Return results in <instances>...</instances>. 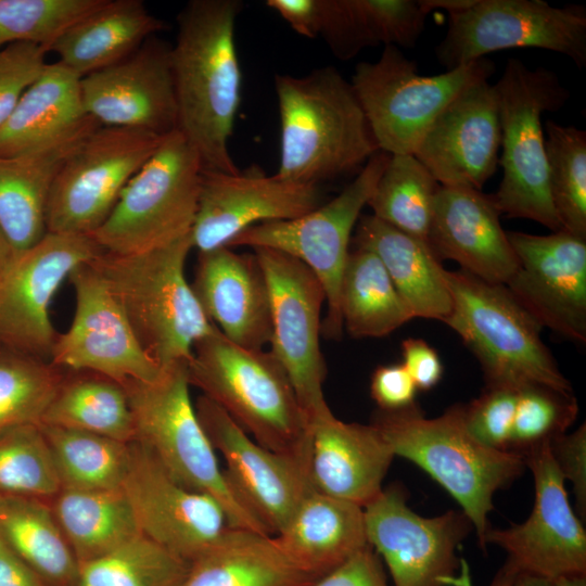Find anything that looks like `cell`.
Instances as JSON below:
<instances>
[{
	"label": "cell",
	"instance_id": "1",
	"mask_svg": "<svg viewBox=\"0 0 586 586\" xmlns=\"http://www.w3.org/2000/svg\"><path fill=\"white\" fill-rule=\"evenodd\" d=\"M239 0H191L177 16L170 60L178 128L205 169L237 174L229 151L241 103L234 29Z\"/></svg>",
	"mask_w": 586,
	"mask_h": 586
},
{
	"label": "cell",
	"instance_id": "2",
	"mask_svg": "<svg viewBox=\"0 0 586 586\" xmlns=\"http://www.w3.org/2000/svg\"><path fill=\"white\" fill-rule=\"evenodd\" d=\"M280 178L319 186L362 168L380 151L355 90L333 66L275 75Z\"/></svg>",
	"mask_w": 586,
	"mask_h": 586
},
{
	"label": "cell",
	"instance_id": "3",
	"mask_svg": "<svg viewBox=\"0 0 586 586\" xmlns=\"http://www.w3.org/2000/svg\"><path fill=\"white\" fill-rule=\"evenodd\" d=\"M188 379L263 447L309 459L310 422L271 351L239 346L216 327L194 343Z\"/></svg>",
	"mask_w": 586,
	"mask_h": 586
},
{
	"label": "cell",
	"instance_id": "4",
	"mask_svg": "<svg viewBox=\"0 0 586 586\" xmlns=\"http://www.w3.org/2000/svg\"><path fill=\"white\" fill-rule=\"evenodd\" d=\"M370 423L395 456L419 466L456 499L473 524L480 548L486 551L493 497L524 473V456L477 442L464 426L462 405H454L436 418H426L418 404L397 411L378 409Z\"/></svg>",
	"mask_w": 586,
	"mask_h": 586
},
{
	"label": "cell",
	"instance_id": "5",
	"mask_svg": "<svg viewBox=\"0 0 586 586\" xmlns=\"http://www.w3.org/2000/svg\"><path fill=\"white\" fill-rule=\"evenodd\" d=\"M191 249L190 233L141 253L102 251L91 260L140 346L160 368L189 361L194 343L216 329L184 277Z\"/></svg>",
	"mask_w": 586,
	"mask_h": 586
},
{
	"label": "cell",
	"instance_id": "6",
	"mask_svg": "<svg viewBox=\"0 0 586 586\" xmlns=\"http://www.w3.org/2000/svg\"><path fill=\"white\" fill-rule=\"evenodd\" d=\"M124 386L135 426V441L145 446L184 487L207 494L224 508L234 528L268 534L229 486L190 397L188 361L162 368L149 382Z\"/></svg>",
	"mask_w": 586,
	"mask_h": 586
},
{
	"label": "cell",
	"instance_id": "7",
	"mask_svg": "<svg viewBox=\"0 0 586 586\" xmlns=\"http://www.w3.org/2000/svg\"><path fill=\"white\" fill-rule=\"evenodd\" d=\"M453 307L446 323L477 358L486 384H535L573 394L542 340V326L504 284L464 270L445 271Z\"/></svg>",
	"mask_w": 586,
	"mask_h": 586
},
{
	"label": "cell",
	"instance_id": "8",
	"mask_svg": "<svg viewBox=\"0 0 586 586\" xmlns=\"http://www.w3.org/2000/svg\"><path fill=\"white\" fill-rule=\"evenodd\" d=\"M498 94L502 167L499 188L492 198L500 214L525 218L552 232L561 230L548 183L542 115L556 112L570 98L558 75L546 67L528 68L509 59L495 84Z\"/></svg>",
	"mask_w": 586,
	"mask_h": 586
},
{
	"label": "cell",
	"instance_id": "9",
	"mask_svg": "<svg viewBox=\"0 0 586 586\" xmlns=\"http://www.w3.org/2000/svg\"><path fill=\"white\" fill-rule=\"evenodd\" d=\"M203 168L179 130L166 135L124 188L106 220L89 235L103 251L133 254L190 234Z\"/></svg>",
	"mask_w": 586,
	"mask_h": 586
},
{
	"label": "cell",
	"instance_id": "10",
	"mask_svg": "<svg viewBox=\"0 0 586 586\" xmlns=\"http://www.w3.org/2000/svg\"><path fill=\"white\" fill-rule=\"evenodd\" d=\"M495 64L482 58L438 75H421L396 46L355 66L351 84L380 151L412 154L440 113L464 89L488 80Z\"/></svg>",
	"mask_w": 586,
	"mask_h": 586
},
{
	"label": "cell",
	"instance_id": "11",
	"mask_svg": "<svg viewBox=\"0 0 586 586\" xmlns=\"http://www.w3.org/2000/svg\"><path fill=\"white\" fill-rule=\"evenodd\" d=\"M390 157L391 154L378 151L355 179L328 203L293 219L251 226L228 244V247H268L304 263L324 289L328 310L321 323V334L328 339L339 340L343 334L340 286L351 234Z\"/></svg>",
	"mask_w": 586,
	"mask_h": 586
},
{
	"label": "cell",
	"instance_id": "12",
	"mask_svg": "<svg viewBox=\"0 0 586 586\" xmlns=\"http://www.w3.org/2000/svg\"><path fill=\"white\" fill-rule=\"evenodd\" d=\"M164 137L110 126L90 132L65 158L53 180L46 209L47 232H94Z\"/></svg>",
	"mask_w": 586,
	"mask_h": 586
},
{
	"label": "cell",
	"instance_id": "13",
	"mask_svg": "<svg viewBox=\"0 0 586 586\" xmlns=\"http://www.w3.org/2000/svg\"><path fill=\"white\" fill-rule=\"evenodd\" d=\"M538 48L586 66V9L557 8L543 0H476L448 13V28L435 48L438 62L450 71L500 50Z\"/></svg>",
	"mask_w": 586,
	"mask_h": 586
},
{
	"label": "cell",
	"instance_id": "14",
	"mask_svg": "<svg viewBox=\"0 0 586 586\" xmlns=\"http://www.w3.org/2000/svg\"><path fill=\"white\" fill-rule=\"evenodd\" d=\"M368 544L385 563L394 586H473L457 550L473 524L463 511L422 517L407 505L399 484L364 507Z\"/></svg>",
	"mask_w": 586,
	"mask_h": 586
},
{
	"label": "cell",
	"instance_id": "15",
	"mask_svg": "<svg viewBox=\"0 0 586 586\" xmlns=\"http://www.w3.org/2000/svg\"><path fill=\"white\" fill-rule=\"evenodd\" d=\"M270 303L271 352L288 372L311 423L331 410L322 385L327 366L320 349L324 289L300 259L268 247H255Z\"/></svg>",
	"mask_w": 586,
	"mask_h": 586
},
{
	"label": "cell",
	"instance_id": "16",
	"mask_svg": "<svg viewBox=\"0 0 586 586\" xmlns=\"http://www.w3.org/2000/svg\"><path fill=\"white\" fill-rule=\"evenodd\" d=\"M103 250L89 234L47 232L16 254L0 281V344L50 361L58 333L50 317L52 298L79 265Z\"/></svg>",
	"mask_w": 586,
	"mask_h": 586
},
{
	"label": "cell",
	"instance_id": "17",
	"mask_svg": "<svg viewBox=\"0 0 586 586\" xmlns=\"http://www.w3.org/2000/svg\"><path fill=\"white\" fill-rule=\"evenodd\" d=\"M194 407L212 446L225 459L229 486L267 533L276 536L314 491L309 459L263 447L204 395Z\"/></svg>",
	"mask_w": 586,
	"mask_h": 586
},
{
	"label": "cell",
	"instance_id": "18",
	"mask_svg": "<svg viewBox=\"0 0 586 586\" xmlns=\"http://www.w3.org/2000/svg\"><path fill=\"white\" fill-rule=\"evenodd\" d=\"M534 477L535 499L520 524L486 532L484 545L502 548L519 573L552 579L586 574V532L573 510L548 442L524 454Z\"/></svg>",
	"mask_w": 586,
	"mask_h": 586
},
{
	"label": "cell",
	"instance_id": "19",
	"mask_svg": "<svg viewBox=\"0 0 586 586\" xmlns=\"http://www.w3.org/2000/svg\"><path fill=\"white\" fill-rule=\"evenodd\" d=\"M68 279L75 291V314L68 330L58 334L50 361L63 371H91L120 384L157 379L162 368L140 346L91 262L77 266Z\"/></svg>",
	"mask_w": 586,
	"mask_h": 586
},
{
	"label": "cell",
	"instance_id": "20",
	"mask_svg": "<svg viewBox=\"0 0 586 586\" xmlns=\"http://www.w3.org/2000/svg\"><path fill=\"white\" fill-rule=\"evenodd\" d=\"M506 232L518 259L507 289L542 328L585 344L586 238Z\"/></svg>",
	"mask_w": 586,
	"mask_h": 586
},
{
	"label": "cell",
	"instance_id": "21",
	"mask_svg": "<svg viewBox=\"0 0 586 586\" xmlns=\"http://www.w3.org/2000/svg\"><path fill=\"white\" fill-rule=\"evenodd\" d=\"M122 488L140 532L189 563L231 527L215 498L178 483L136 441L130 443V460Z\"/></svg>",
	"mask_w": 586,
	"mask_h": 586
},
{
	"label": "cell",
	"instance_id": "22",
	"mask_svg": "<svg viewBox=\"0 0 586 586\" xmlns=\"http://www.w3.org/2000/svg\"><path fill=\"white\" fill-rule=\"evenodd\" d=\"M320 202L319 186L267 176L258 167L237 174L203 168L192 245L199 252L228 246L251 226L300 217Z\"/></svg>",
	"mask_w": 586,
	"mask_h": 586
},
{
	"label": "cell",
	"instance_id": "23",
	"mask_svg": "<svg viewBox=\"0 0 586 586\" xmlns=\"http://www.w3.org/2000/svg\"><path fill=\"white\" fill-rule=\"evenodd\" d=\"M171 44L153 36L125 60L80 78L87 114L101 126L164 137L178 128Z\"/></svg>",
	"mask_w": 586,
	"mask_h": 586
},
{
	"label": "cell",
	"instance_id": "24",
	"mask_svg": "<svg viewBox=\"0 0 586 586\" xmlns=\"http://www.w3.org/2000/svg\"><path fill=\"white\" fill-rule=\"evenodd\" d=\"M499 148L497 90L482 80L440 113L413 155L441 186L482 190L497 170Z\"/></svg>",
	"mask_w": 586,
	"mask_h": 586
},
{
	"label": "cell",
	"instance_id": "25",
	"mask_svg": "<svg viewBox=\"0 0 586 586\" xmlns=\"http://www.w3.org/2000/svg\"><path fill=\"white\" fill-rule=\"evenodd\" d=\"M489 194L468 187L440 186L428 242L438 258L450 259L484 281L506 284L518 267Z\"/></svg>",
	"mask_w": 586,
	"mask_h": 586
},
{
	"label": "cell",
	"instance_id": "26",
	"mask_svg": "<svg viewBox=\"0 0 586 586\" xmlns=\"http://www.w3.org/2000/svg\"><path fill=\"white\" fill-rule=\"evenodd\" d=\"M190 285L206 317L229 341L250 349L270 343L269 292L255 254L228 246L199 252Z\"/></svg>",
	"mask_w": 586,
	"mask_h": 586
},
{
	"label": "cell",
	"instance_id": "27",
	"mask_svg": "<svg viewBox=\"0 0 586 586\" xmlns=\"http://www.w3.org/2000/svg\"><path fill=\"white\" fill-rule=\"evenodd\" d=\"M394 457L371 423L344 422L331 410L311 423L309 480L318 493L364 508L383 489Z\"/></svg>",
	"mask_w": 586,
	"mask_h": 586
},
{
	"label": "cell",
	"instance_id": "28",
	"mask_svg": "<svg viewBox=\"0 0 586 586\" xmlns=\"http://www.w3.org/2000/svg\"><path fill=\"white\" fill-rule=\"evenodd\" d=\"M99 126L84 107L80 77L59 62L47 63L0 126V156L80 139Z\"/></svg>",
	"mask_w": 586,
	"mask_h": 586
},
{
	"label": "cell",
	"instance_id": "29",
	"mask_svg": "<svg viewBox=\"0 0 586 586\" xmlns=\"http://www.w3.org/2000/svg\"><path fill=\"white\" fill-rule=\"evenodd\" d=\"M354 240L380 258L413 318L445 321L453 307L446 269L426 241L373 215L359 217Z\"/></svg>",
	"mask_w": 586,
	"mask_h": 586
},
{
	"label": "cell",
	"instance_id": "30",
	"mask_svg": "<svg viewBox=\"0 0 586 586\" xmlns=\"http://www.w3.org/2000/svg\"><path fill=\"white\" fill-rule=\"evenodd\" d=\"M321 576L290 557L275 536L230 527L190 562L181 586H309Z\"/></svg>",
	"mask_w": 586,
	"mask_h": 586
},
{
	"label": "cell",
	"instance_id": "31",
	"mask_svg": "<svg viewBox=\"0 0 586 586\" xmlns=\"http://www.w3.org/2000/svg\"><path fill=\"white\" fill-rule=\"evenodd\" d=\"M165 27L142 0H106L64 30L49 52L81 78L125 60Z\"/></svg>",
	"mask_w": 586,
	"mask_h": 586
},
{
	"label": "cell",
	"instance_id": "32",
	"mask_svg": "<svg viewBox=\"0 0 586 586\" xmlns=\"http://www.w3.org/2000/svg\"><path fill=\"white\" fill-rule=\"evenodd\" d=\"M275 538L295 561L321 575L369 545L364 508L316 491Z\"/></svg>",
	"mask_w": 586,
	"mask_h": 586
},
{
	"label": "cell",
	"instance_id": "33",
	"mask_svg": "<svg viewBox=\"0 0 586 586\" xmlns=\"http://www.w3.org/2000/svg\"><path fill=\"white\" fill-rule=\"evenodd\" d=\"M319 35L346 61L369 47L413 48L429 13L420 0H319Z\"/></svg>",
	"mask_w": 586,
	"mask_h": 586
},
{
	"label": "cell",
	"instance_id": "34",
	"mask_svg": "<svg viewBox=\"0 0 586 586\" xmlns=\"http://www.w3.org/2000/svg\"><path fill=\"white\" fill-rule=\"evenodd\" d=\"M86 137L23 155L0 156V228L17 254L47 233L46 209L53 180Z\"/></svg>",
	"mask_w": 586,
	"mask_h": 586
},
{
	"label": "cell",
	"instance_id": "35",
	"mask_svg": "<svg viewBox=\"0 0 586 586\" xmlns=\"http://www.w3.org/2000/svg\"><path fill=\"white\" fill-rule=\"evenodd\" d=\"M0 538L49 586H77L78 562L50 500L0 493Z\"/></svg>",
	"mask_w": 586,
	"mask_h": 586
},
{
	"label": "cell",
	"instance_id": "36",
	"mask_svg": "<svg viewBox=\"0 0 586 586\" xmlns=\"http://www.w3.org/2000/svg\"><path fill=\"white\" fill-rule=\"evenodd\" d=\"M50 505L78 563L101 557L141 534L122 487L62 488Z\"/></svg>",
	"mask_w": 586,
	"mask_h": 586
},
{
	"label": "cell",
	"instance_id": "37",
	"mask_svg": "<svg viewBox=\"0 0 586 586\" xmlns=\"http://www.w3.org/2000/svg\"><path fill=\"white\" fill-rule=\"evenodd\" d=\"M340 311L353 337H382L413 319L380 258L356 246L348 253L340 286Z\"/></svg>",
	"mask_w": 586,
	"mask_h": 586
},
{
	"label": "cell",
	"instance_id": "38",
	"mask_svg": "<svg viewBox=\"0 0 586 586\" xmlns=\"http://www.w3.org/2000/svg\"><path fill=\"white\" fill-rule=\"evenodd\" d=\"M39 424L75 429L130 443L135 426L124 386L91 371H64Z\"/></svg>",
	"mask_w": 586,
	"mask_h": 586
},
{
	"label": "cell",
	"instance_id": "39",
	"mask_svg": "<svg viewBox=\"0 0 586 586\" xmlns=\"http://www.w3.org/2000/svg\"><path fill=\"white\" fill-rule=\"evenodd\" d=\"M50 447L62 488L122 487L130 460V443L103 435L39 424Z\"/></svg>",
	"mask_w": 586,
	"mask_h": 586
},
{
	"label": "cell",
	"instance_id": "40",
	"mask_svg": "<svg viewBox=\"0 0 586 586\" xmlns=\"http://www.w3.org/2000/svg\"><path fill=\"white\" fill-rule=\"evenodd\" d=\"M440 186L415 155L393 154L367 205L374 217L428 242Z\"/></svg>",
	"mask_w": 586,
	"mask_h": 586
},
{
	"label": "cell",
	"instance_id": "41",
	"mask_svg": "<svg viewBox=\"0 0 586 586\" xmlns=\"http://www.w3.org/2000/svg\"><path fill=\"white\" fill-rule=\"evenodd\" d=\"M190 563L142 533L78 563L77 586H181Z\"/></svg>",
	"mask_w": 586,
	"mask_h": 586
},
{
	"label": "cell",
	"instance_id": "42",
	"mask_svg": "<svg viewBox=\"0 0 586 586\" xmlns=\"http://www.w3.org/2000/svg\"><path fill=\"white\" fill-rule=\"evenodd\" d=\"M545 133L549 191L561 228L586 238V131L548 119Z\"/></svg>",
	"mask_w": 586,
	"mask_h": 586
},
{
	"label": "cell",
	"instance_id": "43",
	"mask_svg": "<svg viewBox=\"0 0 586 586\" xmlns=\"http://www.w3.org/2000/svg\"><path fill=\"white\" fill-rule=\"evenodd\" d=\"M64 371L51 361L3 347L0 349V435L39 424L56 394Z\"/></svg>",
	"mask_w": 586,
	"mask_h": 586
},
{
	"label": "cell",
	"instance_id": "44",
	"mask_svg": "<svg viewBox=\"0 0 586 586\" xmlns=\"http://www.w3.org/2000/svg\"><path fill=\"white\" fill-rule=\"evenodd\" d=\"M61 489L39 424L17 426L0 435V493L51 500Z\"/></svg>",
	"mask_w": 586,
	"mask_h": 586
},
{
	"label": "cell",
	"instance_id": "45",
	"mask_svg": "<svg viewBox=\"0 0 586 586\" xmlns=\"http://www.w3.org/2000/svg\"><path fill=\"white\" fill-rule=\"evenodd\" d=\"M106 0H0V49L17 42L51 44Z\"/></svg>",
	"mask_w": 586,
	"mask_h": 586
},
{
	"label": "cell",
	"instance_id": "46",
	"mask_svg": "<svg viewBox=\"0 0 586 586\" xmlns=\"http://www.w3.org/2000/svg\"><path fill=\"white\" fill-rule=\"evenodd\" d=\"M578 413L573 394L543 385L519 388L510 436V450L524 454L531 448L566 433Z\"/></svg>",
	"mask_w": 586,
	"mask_h": 586
},
{
	"label": "cell",
	"instance_id": "47",
	"mask_svg": "<svg viewBox=\"0 0 586 586\" xmlns=\"http://www.w3.org/2000/svg\"><path fill=\"white\" fill-rule=\"evenodd\" d=\"M519 387L486 384L482 393L462 405L463 423L468 432L484 446L510 450V436Z\"/></svg>",
	"mask_w": 586,
	"mask_h": 586
},
{
	"label": "cell",
	"instance_id": "48",
	"mask_svg": "<svg viewBox=\"0 0 586 586\" xmlns=\"http://www.w3.org/2000/svg\"><path fill=\"white\" fill-rule=\"evenodd\" d=\"M47 53L44 47L33 42H17L0 49V126L47 65Z\"/></svg>",
	"mask_w": 586,
	"mask_h": 586
},
{
	"label": "cell",
	"instance_id": "49",
	"mask_svg": "<svg viewBox=\"0 0 586 586\" xmlns=\"http://www.w3.org/2000/svg\"><path fill=\"white\" fill-rule=\"evenodd\" d=\"M550 455L564 481L573 487L577 515L586 518V425L548 442Z\"/></svg>",
	"mask_w": 586,
	"mask_h": 586
},
{
	"label": "cell",
	"instance_id": "50",
	"mask_svg": "<svg viewBox=\"0 0 586 586\" xmlns=\"http://www.w3.org/2000/svg\"><path fill=\"white\" fill-rule=\"evenodd\" d=\"M309 586H388L383 562L367 545Z\"/></svg>",
	"mask_w": 586,
	"mask_h": 586
},
{
	"label": "cell",
	"instance_id": "51",
	"mask_svg": "<svg viewBox=\"0 0 586 586\" xmlns=\"http://www.w3.org/2000/svg\"><path fill=\"white\" fill-rule=\"evenodd\" d=\"M417 391L402 364L379 366L371 375L370 394L379 410L397 411L416 405Z\"/></svg>",
	"mask_w": 586,
	"mask_h": 586
},
{
	"label": "cell",
	"instance_id": "52",
	"mask_svg": "<svg viewBox=\"0 0 586 586\" xmlns=\"http://www.w3.org/2000/svg\"><path fill=\"white\" fill-rule=\"evenodd\" d=\"M402 365L417 390L429 391L441 381L444 367L437 352L422 339L408 337L402 342Z\"/></svg>",
	"mask_w": 586,
	"mask_h": 586
},
{
	"label": "cell",
	"instance_id": "53",
	"mask_svg": "<svg viewBox=\"0 0 586 586\" xmlns=\"http://www.w3.org/2000/svg\"><path fill=\"white\" fill-rule=\"evenodd\" d=\"M266 5L276 11L301 36H319V0H268Z\"/></svg>",
	"mask_w": 586,
	"mask_h": 586
},
{
	"label": "cell",
	"instance_id": "54",
	"mask_svg": "<svg viewBox=\"0 0 586 586\" xmlns=\"http://www.w3.org/2000/svg\"><path fill=\"white\" fill-rule=\"evenodd\" d=\"M0 586H49L0 538Z\"/></svg>",
	"mask_w": 586,
	"mask_h": 586
},
{
	"label": "cell",
	"instance_id": "55",
	"mask_svg": "<svg viewBox=\"0 0 586 586\" xmlns=\"http://www.w3.org/2000/svg\"><path fill=\"white\" fill-rule=\"evenodd\" d=\"M16 252L0 228V281L16 256Z\"/></svg>",
	"mask_w": 586,
	"mask_h": 586
},
{
	"label": "cell",
	"instance_id": "56",
	"mask_svg": "<svg viewBox=\"0 0 586 586\" xmlns=\"http://www.w3.org/2000/svg\"><path fill=\"white\" fill-rule=\"evenodd\" d=\"M518 573L519 571L517 568L507 560L506 563L497 571L489 586H512Z\"/></svg>",
	"mask_w": 586,
	"mask_h": 586
},
{
	"label": "cell",
	"instance_id": "57",
	"mask_svg": "<svg viewBox=\"0 0 586 586\" xmlns=\"http://www.w3.org/2000/svg\"><path fill=\"white\" fill-rule=\"evenodd\" d=\"M550 586H586V574L562 575L549 579Z\"/></svg>",
	"mask_w": 586,
	"mask_h": 586
},
{
	"label": "cell",
	"instance_id": "58",
	"mask_svg": "<svg viewBox=\"0 0 586 586\" xmlns=\"http://www.w3.org/2000/svg\"><path fill=\"white\" fill-rule=\"evenodd\" d=\"M512 586H550L549 579L526 573H518Z\"/></svg>",
	"mask_w": 586,
	"mask_h": 586
}]
</instances>
